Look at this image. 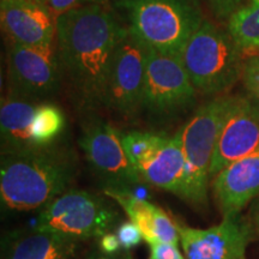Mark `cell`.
I'll return each instance as SVG.
<instances>
[{
	"label": "cell",
	"mask_w": 259,
	"mask_h": 259,
	"mask_svg": "<svg viewBox=\"0 0 259 259\" xmlns=\"http://www.w3.org/2000/svg\"><path fill=\"white\" fill-rule=\"evenodd\" d=\"M241 79L248 96L259 102V52L245 54Z\"/></svg>",
	"instance_id": "7402d4cb"
},
{
	"label": "cell",
	"mask_w": 259,
	"mask_h": 259,
	"mask_svg": "<svg viewBox=\"0 0 259 259\" xmlns=\"http://www.w3.org/2000/svg\"><path fill=\"white\" fill-rule=\"evenodd\" d=\"M197 92L219 95L242 77L245 56L228 30L204 19L180 54Z\"/></svg>",
	"instance_id": "5b68a950"
},
{
	"label": "cell",
	"mask_w": 259,
	"mask_h": 259,
	"mask_svg": "<svg viewBox=\"0 0 259 259\" xmlns=\"http://www.w3.org/2000/svg\"><path fill=\"white\" fill-rule=\"evenodd\" d=\"M227 30L245 54L259 52V0H247L227 21Z\"/></svg>",
	"instance_id": "d6986e66"
},
{
	"label": "cell",
	"mask_w": 259,
	"mask_h": 259,
	"mask_svg": "<svg viewBox=\"0 0 259 259\" xmlns=\"http://www.w3.org/2000/svg\"><path fill=\"white\" fill-rule=\"evenodd\" d=\"M128 31L150 50L179 56L203 23L198 0H118Z\"/></svg>",
	"instance_id": "3957f363"
},
{
	"label": "cell",
	"mask_w": 259,
	"mask_h": 259,
	"mask_svg": "<svg viewBox=\"0 0 259 259\" xmlns=\"http://www.w3.org/2000/svg\"><path fill=\"white\" fill-rule=\"evenodd\" d=\"M148 245L150 246L149 259H186L178 247V244L151 241L148 242Z\"/></svg>",
	"instance_id": "484cf974"
},
{
	"label": "cell",
	"mask_w": 259,
	"mask_h": 259,
	"mask_svg": "<svg viewBox=\"0 0 259 259\" xmlns=\"http://www.w3.org/2000/svg\"><path fill=\"white\" fill-rule=\"evenodd\" d=\"M8 76L9 95L36 101L56 94L63 80L56 42L44 46L9 42Z\"/></svg>",
	"instance_id": "ba28073f"
},
{
	"label": "cell",
	"mask_w": 259,
	"mask_h": 259,
	"mask_svg": "<svg viewBox=\"0 0 259 259\" xmlns=\"http://www.w3.org/2000/svg\"><path fill=\"white\" fill-rule=\"evenodd\" d=\"M109 0H42L45 5L51 10L54 17L71 11V10L90 5H108Z\"/></svg>",
	"instance_id": "cb8c5ba5"
},
{
	"label": "cell",
	"mask_w": 259,
	"mask_h": 259,
	"mask_svg": "<svg viewBox=\"0 0 259 259\" xmlns=\"http://www.w3.org/2000/svg\"><path fill=\"white\" fill-rule=\"evenodd\" d=\"M180 244L186 259H246L253 239L252 226L240 215L226 218L206 229L177 222Z\"/></svg>",
	"instance_id": "8fae6325"
},
{
	"label": "cell",
	"mask_w": 259,
	"mask_h": 259,
	"mask_svg": "<svg viewBox=\"0 0 259 259\" xmlns=\"http://www.w3.org/2000/svg\"><path fill=\"white\" fill-rule=\"evenodd\" d=\"M119 219L118 210L101 196L70 189L38 211L34 227L82 241L113 232Z\"/></svg>",
	"instance_id": "8992f818"
},
{
	"label": "cell",
	"mask_w": 259,
	"mask_h": 259,
	"mask_svg": "<svg viewBox=\"0 0 259 259\" xmlns=\"http://www.w3.org/2000/svg\"><path fill=\"white\" fill-rule=\"evenodd\" d=\"M79 145L92 170L106 185L105 189L130 191L142 181L126 155L121 135L107 121L89 119L83 125Z\"/></svg>",
	"instance_id": "9c48e42d"
},
{
	"label": "cell",
	"mask_w": 259,
	"mask_h": 259,
	"mask_svg": "<svg viewBox=\"0 0 259 259\" xmlns=\"http://www.w3.org/2000/svg\"><path fill=\"white\" fill-rule=\"evenodd\" d=\"M56 19L42 0H0V22L8 42L27 46L54 44Z\"/></svg>",
	"instance_id": "4fadbf2b"
},
{
	"label": "cell",
	"mask_w": 259,
	"mask_h": 259,
	"mask_svg": "<svg viewBox=\"0 0 259 259\" xmlns=\"http://www.w3.org/2000/svg\"><path fill=\"white\" fill-rule=\"evenodd\" d=\"M85 259H134V257L130 253V251H120L118 253L108 254L97 248L96 251L90 252Z\"/></svg>",
	"instance_id": "83f0119b"
},
{
	"label": "cell",
	"mask_w": 259,
	"mask_h": 259,
	"mask_svg": "<svg viewBox=\"0 0 259 259\" xmlns=\"http://www.w3.org/2000/svg\"><path fill=\"white\" fill-rule=\"evenodd\" d=\"M64 128L65 115L59 107L51 103L37 105L30 126L32 147L42 148L52 145Z\"/></svg>",
	"instance_id": "ffe728a7"
},
{
	"label": "cell",
	"mask_w": 259,
	"mask_h": 259,
	"mask_svg": "<svg viewBox=\"0 0 259 259\" xmlns=\"http://www.w3.org/2000/svg\"><path fill=\"white\" fill-rule=\"evenodd\" d=\"M148 51L147 46L127 31L109 67L103 108L121 118H131L142 108Z\"/></svg>",
	"instance_id": "30bf717a"
},
{
	"label": "cell",
	"mask_w": 259,
	"mask_h": 259,
	"mask_svg": "<svg viewBox=\"0 0 259 259\" xmlns=\"http://www.w3.org/2000/svg\"><path fill=\"white\" fill-rule=\"evenodd\" d=\"M56 45L63 79L82 109L102 107L113 57L128 29L107 6H83L57 17Z\"/></svg>",
	"instance_id": "6da1fadb"
},
{
	"label": "cell",
	"mask_w": 259,
	"mask_h": 259,
	"mask_svg": "<svg viewBox=\"0 0 259 259\" xmlns=\"http://www.w3.org/2000/svg\"><path fill=\"white\" fill-rule=\"evenodd\" d=\"M142 181L180 196L185 177V158L180 139L162 135L158 143L135 164Z\"/></svg>",
	"instance_id": "9a60e30c"
},
{
	"label": "cell",
	"mask_w": 259,
	"mask_h": 259,
	"mask_svg": "<svg viewBox=\"0 0 259 259\" xmlns=\"http://www.w3.org/2000/svg\"><path fill=\"white\" fill-rule=\"evenodd\" d=\"M259 149V102L251 96H235L228 113L210 166L212 181L223 168Z\"/></svg>",
	"instance_id": "7c38bea8"
},
{
	"label": "cell",
	"mask_w": 259,
	"mask_h": 259,
	"mask_svg": "<svg viewBox=\"0 0 259 259\" xmlns=\"http://www.w3.org/2000/svg\"><path fill=\"white\" fill-rule=\"evenodd\" d=\"M115 234L118 236L122 251H130L144 240L143 235L137 226L132 221L122 222L116 227Z\"/></svg>",
	"instance_id": "603a6c76"
},
{
	"label": "cell",
	"mask_w": 259,
	"mask_h": 259,
	"mask_svg": "<svg viewBox=\"0 0 259 259\" xmlns=\"http://www.w3.org/2000/svg\"><path fill=\"white\" fill-rule=\"evenodd\" d=\"M161 137L160 134L144 131H128L121 135L122 145L131 163L135 166L158 143Z\"/></svg>",
	"instance_id": "44dd1931"
},
{
	"label": "cell",
	"mask_w": 259,
	"mask_h": 259,
	"mask_svg": "<svg viewBox=\"0 0 259 259\" xmlns=\"http://www.w3.org/2000/svg\"><path fill=\"white\" fill-rule=\"evenodd\" d=\"M36 107V101L12 95L3 97L0 107L2 153L34 148L30 126Z\"/></svg>",
	"instance_id": "ac0fdd59"
},
{
	"label": "cell",
	"mask_w": 259,
	"mask_h": 259,
	"mask_svg": "<svg viewBox=\"0 0 259 259\" xmlns=\"http://www.w3.org/2000/svg\"><path fill=\"white\" fill-rule=\"evenodd\" d=\"M78 240L32 227L15 231L2 240V259H72L79 248Z\"/></svg>",
	"instance_id": "2e32d148"
},
{
	"label": "cell",
	"mask_w": 259,
	"mask_h": 259,
	"mask_svg": "<svg viewBox=\"0 0 259 259\" xmlns=\"http://www.w3.org/2000/svg\"><path fill=\"white\" fill-rule=\"evenodd\" d=\"M235 96L213 97L191 116L178 134L185 158V177L180 196L194 208L208 202L209 170L216 143Z\"/></svg>",
	"instance_id": "277c9868"
},
{
	"label": "cell",
	"mask_w": 259,
	"mask_h": 259,
	"mask_svg": "<svg viewBox=\"0 0 259 259\" xmlns=\"http://www.w3.org/2000/svg\"><path fill=\"white\" fill-rule=\"evenodd\" d=\"M211 186L223 219L240 215L259 196V149L223 168L212 179Z\"/></svg>",
	"instance_id": "5bb4252c"
},
{
	"label": "cell",
	"mask_w": 259,
	"mask_h": 259,
	"mask_svg": "<svg viewBox=\"0 0 259 259\" xmlns=\"http://www.w3.org/2000/svg\"><path fill=\"white\" fill-rule=\"evenodd\" d=\"M99 250L108 254H114L122 251L120 242H119V239L115 233L109 232L99 239Z\"/></svg>",
	"instance_id": "4316f807"
},
{
	"label": "cell",
	"mask_w": 259,
	"mask_h": 259,
	"mask_svg": "<svg viewBox=\"0 0 259 259\" xmlns=\"http://www.w3.org/2000/svg\"><path fill=\"white\" fill-rule=\"evenodd\" d=\"M258 227H259V216H258Z\"/></svg>",
	"instance_id": "f546056e"
},
{
	"label": "cell",
	"mask_w": 259,
	"mask_h": 259,
	"mask_svg": "<svg viewBox=\"0 0 259 259\" xmlns=\"http://www.w3.org/2000/svg\"><path fill=\"white\" fill-rule=\"evenodd\" d=\"M103 193L120 205L130 221L139 228L144 241L169 244L180 242L177 222H174L160 206L139 198L128 190L103 189Z\"/></svg>",
	"instance_id": "e0dca14e"
},
{
	"label": "cell",
	"mask_w": 259,
	"mask_h": 259,
	"mask_svg": "<svg viewBox=\"0 0 259 259\" xmlns=\"http://www.w3.org/2000/svg\"><path fill=\"white\" fill-rule=\"evenodd\" d=\"M204 2L216 18L227 23L231 16L242 8L247 0H204Z\"/></svg>",
	"instance_id": "d4e9b609"
},
{
	"label": "cell",
	"mask_w": 259,
	"mask_h": 259,
	"mask_svg": "<svg viewBox=\"0 0 259 259\" xmlns=\"http://www.w3.org/2000/svg\"><path fill=\"white\" fill-rule=\"evenodd\" d=\"M253 212H257V215L259 216V196L257 197V203H254V206H253Z\"/></svg>",
	"instance_id": "f1b7e54d"
},
{
	"label": "cell",
	"mask_w": 259,
	"mask_h": 259,
	"mask_svg": "<svg viewBox=\"0 0 259 259\" xmlns=\"http://www.w3.org/2000/svg\"><path fill=\"white\" fill-rule=\"evenodd\" d=\"M197 90L179 56L148 51L142 108L158 120H169L196 102Z\"/></svg>",
	"instance_id": "52a82bcc"
},
{
	"label": "cell",
	"mask_w": 259,
	"mask_h": 259,
	"mask_svg": "<svg viewBox=\"0 0 259 259\" xmlns=\"http://www.w3.org/2000/svg\"><path fill=\"white\" fill-rule=\"evenodd\" d=\"M77 174L73 151L48 145L4 151L0 160L3 212L40 211L71 189Z\"/></svg>",
	"instance_id": "7a4b0ae2"
}]
</instances>
